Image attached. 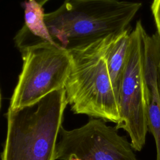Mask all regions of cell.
Instances as JSON below:
<instances>
[{
  "label": "cell",
  "instance_id": "6da1fadb",
  "mask_svg": "<svg viewBox=\"0 0 160 160\" xmlns=\"http://www.w3.org/2000/svg\"><path fill=\"white\" fill-rule=\"evenodd\" d=\"M141 5L119 0H64L45 14L44 21L54 43L71 52L124 32Z\"/></svg>",
  "mask_w": 160,
  "mask_h": 160
},
{
  "label": "cell",
  "instance_id": "7a4b0ae2",
  "mask_svg": "<svg viewBox=\"0 0 160 160\" xmlns=\"http://www.w3.org/2000/svg\"><path fill=\"white\" fill-rule=\"evenodd\" d=\"M67 105L62 88L31 105L16 109L9 108L1 160H56L57 141Z\"/></svg>",
  "mask_w": 160,
  "mask_h": 160
},
{
  "label": "cell",
  "instance_id": "3957f363",
  "mask_svg": "<svg viewBox=\"0 0 160 160\" xmlns=\"http://www.w3.org/2000/svg\"><path fill=\"white\" fill-rule=\"evenodd\" d=\"M102 41L69 52L71 68L64 86L66 100L74 114L117 123L118 101L102 53Z\"/></svg>",
  "mask_w": 160,
  "mask_h": 160
},
{
  "label": "cell",
  "instance_id": "277c9868",
  "mask_svg": "<svg viewBox=\"0 0 160 160\" xmlns=\"http://www.w3.org/2000/svg\"><path fill=\"white\" fill-rule=\"evenodd\" d=\"M22 66L9 108L36 103L52 91L64 88L71 68L70 53L46 41L19 50Z\"/></svg>",
  "mask_w": 160,
  "mask_h": 160
},
{
  "label": "cell",
  "instance_id": "5b68a950",
  "mask_svg": "<svg viewBox=\"0 0 160 160\" xmlns=\"http://www.w3.org/2000/svg\"><path fill=\"white\" fill-rule=\"evenodd\" d=\"M145 32L141 21H138L130 33L118 96L119 119L115 126L117 130L122 129L128 133L133 149L138 151L143 148L149 131L148 89L143 61Z\"/></svg>",
  "mask_w": 160,
  "mask_h": 160
},
{
  "label": "cell",
  "instance_id": "8992f818",
  "mask_svg": "<svg viewBox=\"0 0 160 160\" xmlns=\"http://www.w3.org/2000/svg\"><path fill=\"white\" fill-rule=\"evenodd\" d=\"M104 120L91 118L84 125L71 130L61 126L55 159L69 160H139L126 137Z\"/></svg>",
  "mask_w": 160,
  "mask_h": 160
},
{
  "label": "cell",
  "instance_id": "52a82bcc",
  "mask_svg": "<svg viewBox=\"0 0 160 160\" xmlns=\"http://www.w3.org/2000/svg\"><path fill=\"white\" fill-rule=\"evenodd\" d=\"M129 41L130 33L128 29L120 34L110 36L101 41L102 53L107 63L118 101Z\"/></svg>",
  "mask_w": 160,
  "mask_h": 160
},
{
  "label": "cell",
  "instance_id": "ba28073f",
  "mask_svg": "<svg viewBox=\"0 0 160 160\" xmlns=\"http://www.w3.org/2000/svg\"><path fill=\"white\" fill-rule=\"evenodd\" d=\"M144 78L148 89L149 131L152 134L156 147V160H160V91L159 64L147 62L144 64Z\"/></svg>",
  "mask_w": 160,
  "mask_h": 160
},
{
  "label": "cell",
  "instance_id": "9c48e42d",
  "mask_svg": "<svg viewBox=\"0 0 160 160\" xmlns=\"http://www.w3.org/2000/svg\"><path fill=\"white\" fill-rule=\"evenodd\" d=\"M22 6L24 11L23 26L33 35L54 44L44 21L45 13L42 6L34 0H28L22 3Z\"/></svg>",
  "mask_w": 160,
  "mask_h": 160
},
{
  "label": "cell",
  "instance_id": "30bf717a",
  "mask_svg": "<svg viewBox=\"0 0 160 160\" xmlns=\"http://www.w3.org/2000/svg\"><path fill=\"white\" fill-rule=\"evenodd\" d=\"M151 10L157 28V32L160 35V0H153Z\"/></svg>",
  "mask_w": 160,
  "mask_h": 160
},
{
  "label": "cell",
  "instance_id": "8fae6325",
  "mask_svg": "<svg viewBox=\"0 0 160 160\" xmlns=\"http://www.w3.org/2000/svg\"><path fill=\"white\" fill-rule=\"evenodd\" d=\"M36 2H37L38 3H39V4H41V6L44 5L48 1H49V0H34Z\"/></svg>",
  "mask_w": 160,
  "mask_h": 160
},
{
  "label": "cell",
  "instance_id": "7c38bea8",
  "mask_svg": "<svg viewBox=\"0 0 160 160\" xmlns=\"http://www.w3.org/2000/svg\"><path fill=\"white\" fill-rule=\"evenodd\" d=\"M159 91H160V64L159 66Z\"/></svg>",
  "mask_w": 160,
  "mask_h": 160
},
{
  "label": "cell",
  "instance_id": "4fadbf2b",
  "mask_svg": "<svg viewBox=\"0 0 160 160\" xmlns=\"http://www.w3.org/2000/svg\"><path fill=\"white\" fill-rule=\"evenodd\" d=\"M69 160H81V159H78V158H72L70 159Z\"/></svg>",
  "mask_w": 160,
  "mask_h": 160
}]
</instances>
